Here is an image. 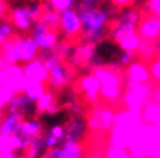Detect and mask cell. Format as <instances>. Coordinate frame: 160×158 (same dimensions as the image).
Returning <instances> with one entry per match:
<instances>
[{"label":"cell","instance_id":"cell-1","mask_svg":"<svg viewBox=\"0 0 160 158\" xmlns=\"http://www.w3.org/2000/svg\"><path fill=\"white\" fill-rule=\"evenodd\" d=\"M82 19V38L84 42L98 46L103 42L107 32L109 33V21L114 13L112 7L98 8H76Z\"/></svg>","mask_w":160,"mask_h":158},{"label":"cell","instance_id":"cell-2","mask_svg":"<svg viewBox=\"0 0 160 158\" xmlns=\"http://www.w3.org/2000/svg\"><path fill=\"white\" fill-rule=\"evenodd\" d=\"M127 152L132 158H151L156 156L160 152L159 128L142 122L137 127Z\"/></svg>","mask_w":160,"mask_h":158},{"label":"cell","instance_id":"cell-3","mask_svg":"<svg viewBox=\"0 0 160 158\" xmlns=\"http://www.w3.org/2000/svg\"><path fill=\"white\" fill-rule=\"evenodd\" d=\"M101 84V100L117 104L123 95V76L116 67H97L92 72Z\"/></svg>","mask_w":160,"mask_h":158},{"label":"cell","instance_id":"cell-4","mask_svg":"<svg viewBox=\"0 0 160 158\" xmlns=\"http://www.w3.org/2000/svg\"><path fill=\"white\" fill-rule=\"evenodd\" d=\"M123 89L125 92L122 95V104L125 109L141 111L151 100L152 87L150 84H137L123 78Z\"/></svg>","mask_w":160,"mask_h":158},{"label":"cell","instance_id":"cell-5","mask_svg":"<svg viewBox=\"0 0 160 158\" xmlns=\"http://www.w3.org/2000/svg\"><path fill=\"white\" fill-rule=\"evenodd\" d=\"M141 13L135 8L121 9L117 14L116 21L109 27V35L113 42H118L125 35L135 33L137 30L138 23L141 21Z\"/></svg>","mask_w":160,"mask_h":158},{"label":"cell","instance_id":"cell-6","mask_svg":"<svg viewBox=\"0 0 160 158\" xmlns=\"http://www.w3.org/2000/svg\"><path fill=\"white\" fill-rule=\"evenodd\" d=\"M10 104L19 116L22 124H27L38 119L39 109H38V100L39 99L33 97L27 90L22 89L18 90L13 96L9 97Z\"/></svg>","mask_w":160,"mask_h":158},{"label":"cell","instance_id":"cell-7","mask_svg":"<svg viewBox=\"0 0 160 158\" xmlns=\"http://www.w3.org/2000/svg\"><path fill=\"white\" fill-rule=\"evenodd\" d=\"M82 19L76 9H69L60 13V26L57 29L60 41L76 39L82 35Z\"/></svg>","mask_w":160,"mask_h":158},{"label":"cell","instance_id":"cell-8","mask_svg":"<svg viewBox=\"0 0 160 158\" xmlns=\"http://www.w3.org/2000/svg\"><path fill=\"white\" fill-rule=\"evenodd\" d=\"M116 111L109 106H95L87 118L88 129L93 132H111Z\"/></svg>","mask_w":160,"mask_h":158},{"label":"cell","instance_id":"cell-9","mask_svg":"<svg viewBox=\"0 0 160 158\" xmlns=\"http://www.w3.org/2000/svg\"><path fill=\"white\" fill-rule=\"evenodd\" d=\"M48 71V78L47 84L48 89L52 91H60L65 87H68L69 82L72 78V72L69 65H66L64 61L58 60L50 66L46 67Z\"/></svg>","mask_w":160,"mask_h":158},{"label":"cell","instance_id":"cell-10","mask_svg":"<svg viewBox=\"0 0 160 158\" xmlns=\"http://www.w3.org/2000/svg\"><path fill=\"white\" fill-rule=\"evenodd\" d=\"M137 34L142 41L155 42L160 38V18L152 14H146L141 18L137 27Z\"/></svg>","mask_w":160,"mask_h":158},{"label":"cell","instance_id":"cell-11","mask_svg":"<svg viewBox=\"0 0 160 158\" xmlns=\"http://www.w3.org/2000/svg\"><path fill=\"white\" fill-rule=\"evenodd\" d=\"M78 89L90 104H97L101 99V84L93 73H87L78 80Z\"/></svg>","mask_w":160,"mask_h":158},{"label":"cell","instance_id":"cell-12","mask_svg":"<svg viewBox=\"0 0 160 158\" xmlns=\"http://www.w3.org/2000/svg\"><path fill=\"white\" fill-rule=\"evenodd\" d=\"M88 132L85 116H70L65 123V139L70 142H82Z\"/></svg>","mask_w":160,"mask_h":158},{"label":"cell","instance_id":"cell-13","mask_svg":"<svg viewBox=\"0 0 160 158\" xmlns=\"http://www.w3.org/2000/svg\"><path fill=\"white\" fill-rule=\"evenodd\" d=\"M95 53H97V46L83 41L79 46H76L74 48L72 56L68 61L69 67L70 68H76V67H80V66L88 65Z\"/></svg>","mask_w":160,"mask_h":158},{"label":"cell","instance_id":"cell-14","mask_svg":"<svg viewBox=\"0 0 160 158\" xmlns=\"http://www.w3.org/2000/svg\"><path fill=\"white\" fill-rule=\"evenodd\" d=\"M123 76L127 80H131L137 84H150L152 81L149 65L140 60H136L131 65H128L123 71Z\"/></svg>","mask_w":160,"mask_h":158},{"label":"cell","instance_id":"cell-15","mask_svg":"<svg viewBox=\"0 0 160 158\" xmlns=\"http://www.w3.org/2000/svg\"><path fill=\"white\" fill-rule=\"evenodd\" d=\"M23 70H24V72L29 80L39 81V82H43V84L47 82L48 71H47L46 66L42 62H39L38 60H33V61L28 62Z\"/></svg>","mask_w":160,"mask_h":158},{"label":"cell","instance_id":"cell-16","mask_svg":"<svg viewBox=\"0 0 160 158\" xmlns=\"http://www.w3.org/2000/svg\"><path fill=\"white\" fill-rule=\"evenodd\" d=\"M142 122L156 128H160V104L150 100L141 110Z\"/></svg>","mask_w":160,"mask_h":158},{"label":"cell","instance_id":"cell-17","mask_svg":"<svg viewBox=\"0 0 160 158\" xmlns=\"http://www.w3.org/2000/svg\"><path fill=\"white\" fill-rule=\"evenodd\" d=\"M61 147L64 158H84V146L82 142H70V141H61L58 143Z\"/></svg>","mask_w":160,"mask_h":158},{"label":"cell","instance_id":"cell-18","mask_svg":"<svg viewBox=\"0 0 160 158\" xmlns=\"http://www.w3.org/2000/svg\"><path fill=\"white\" fill-rule=\"evenodd\" d=\"M118 47L121 48V51H127V52H133L136 53L137 49L140 48V46L142 44V39L137 34V32L131 33L125 35L122 39H119L117 42Z\"/></svg>","mask_w":160,"mask_h":158},{"label":"cell","instance_id":"cell-19","mask_svg":"<svg viewBox=\"0 0 160 158\" xmlns=\"http://www.w3.org/2000/svg\"><path fill=\"white\" fill-rule=\"evenodd\" d=\"M156 54L158 52L155 49L154 42H146V41H142V44L140 46V48L136 52V57L145 63H150L156 57Z\"/></svg>","mask_w":160,"mask_h":158},{"label":"cell","instance_id":"cell-20","mask_svg":"<svg viewBox=\"0 0 160 158\" xmlns=\"http://www.w3.org/2000/svg\"><path fill=\"white\" fill-rule=\"evenodd\" d=\"M15 33V22L4 13H0V39H8Z\"/></svg>","mask_w":160,"mask_h":158},{"label":"cell","instance_id":"cell-21","mask_svg":"<svg viewBox=\"0 0 160 158\" xmlns=\"http://www.w3.org/2000/svg\"><path fill=\"white\" fill-rule=\"evenodd\" d=\"M50 4L52 5V8L61 13L64 10H69V9H76L79 0H48Z\"/></svg>","mask_w":160,"mask_h":158},{"label":"cell","instance_id":"cell-22","mask_svg":"<svg viewBox=\"0 0 160 158\" xmlns=\"http://www.w3.org/2000/svg\"><path fill=\"white\" fill-rule=\"evenodd\" d=\"M126 157H128L127 149L118 146H113V144L108 146V148L103 154V158H126Z\"/></svg>","mask_w":160,"mask_h":158},{"label":"cell","instance_id":"cell-23","mask_svg":"<svg viewBox=\"0 0 160 158\" xmlns=\"http://www.w3.org/2000/svg\"><path fill=\"white\" fill-rule=\"evenodd\" d=\"M149 70L151 75V80L156 84H160V54H158L149 63Z\"/></svg>","mask_w":160,"mask_h":158},{"label":"cell","instance_id":"cell-24","mask_svg":"<svg viewBox=\"0 0 160 158\" xmlns=\"http://www.w3.org/2000/svg\"><path fill=\"white\" fill-rule=\"evenodd\" d=\"M136 53L133 52H127V51H121V53L118 54V66L121 67H127L131 65L133 61H136Z\"/></svg>","mask_w":160,"mask_h":158},{"label":"cell","instance_id":"cell-25","mask_svg":"<svg viewBox=\"0 0 160 158\" xmlns=\"http://www.w3.org/2000/svg\"><path fill=\"white\" fill-rule=\"evenodd\" d=\"M145 12L160 18V0H148Z\"/></svg>","mask_w":160,"mask_h":158},{"label":"cell","instance_id":"cell-26","mask_svg":"<svg viewBox=\"0 0 160 158\" xmlns=\"http://www.w3.org/2000/svg\"><path fill=\"white\" fill-rule=\"evenodd\" d=\"M111 2L116 8H119V10L125 8H130V5L133 3L132 0H111Z\"/></svg>","mask_w":160,"mask_h":158},{"label":"cell","instance_id":"cell-27","mask_svg":"<svg viewBox=\"0 0 160 158\" xmlns=\"http://www.w3.org/2000/svg\"><path fill=\"white\" fill-rule=\"evenodd\" d=\"M151 100H152L154 103H158V104H160V86H158L155 90H152Z\"/></svg>","mask_w":160,"mask_h":158},{"label":"cell","instance_id":"cell-28","mask_svg":"<svg viewBox=\"0 0 160 158\" xmlns=\"http://www.w3.org/2000/svg\"><path fill=\"white\" fill-rule=\"evenodd\" d=\"M87 158H103L99 153H90L89 156H87Z\"/></svg>","mask_w":160,"mask_h":158},{"label":"cell","instance_id":"cell-29","mask_svg":"<svg viewBox=\"0 0 160 158\" xmlns=\"http://www.w3.org/2000/svg\"><path fill=\"white\" fill-rule=\"evenodd\" d=\"M151 158H160V152L156 154V156H154V157H151Z\"/></svg>","mask_w":160,"mask_h":158},{"label":"cell","instance_id":"cell-30","mask_svg":"<svg viewBox=\"0 0 160 158\" xmlns=\"http://www.w3.org/2000/svg\"><path fill=\"white\" fill-rule=\"evenodd\" d=\"M126 158H132V157H130V154H128V157H126Z\"/></svg>","mask_w":160,"mask_h":158},{"label":"cell","instance_id":"cell-31","mask_svg":"<svg viewBox=\"0 0 160 158\" xmlns=\"http://www.w3.org/2000/svg\"><path fill=\"white\" fill-rule=\"evenodd\" d=\"M132 2H136V0H132Z\"/></svg>","mask_w":160,"mask_h":158},{"label":"cell","instance_id":"cell-32","mask_svg":"<svg viewBox=\"0 0 160 158\" xmlns=\"http://www.w3.org/2000/svg\"><path fill=\"white\" fill-rule=\"evenodd\" d=\"M159 130H160V128H159Z\"/></svg>","mask_w":160,"mask_h":158},{"label":"cell","instance_id":"cell-33","mask_svg":"<svg viewBox=\"0 0 160 158\" xmlns=\"http://www.w3.org/2000/svg\"><path fill=\"white\" fill-rule=\"evenodd\" d=\"M101 2H102V0H101Z\"/></svg>","mask_w":160,"mask_h":158},{"label":"cell","instance_id":"cell-34","mask_svg":"<svg viewBox=\"0 0 160 158\" xmlns=\"http://www.w3.org/2000/svg\"><path fill=\"white\" fill-rule=\"evenodd\" d=\"M159 39H160V38H159Z\"/></svg>","mask_w":160,"mask_h":158}]
</instances>
